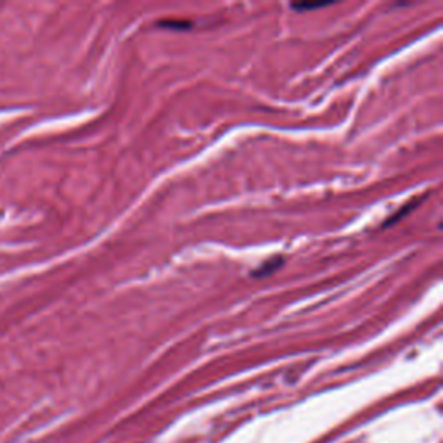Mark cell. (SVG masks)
Wrapping results in <instances>:
<instances>
[{
  "mask_svg": "<svg viewBox=\"0 0 443 443\" xmlns=\"http://www.w3.org/2000/svg\"><path fill=\"white\" fill-rule=\"evenodd\" d=\"M329 3H294L293 9L296 10H308V9H320V7H326Z\"/></svg>",
  "mask_w": 443,
  "mask_h": 443,
  "instance_id": "obj_1",
  "label": "cell"
}]
</instances>
